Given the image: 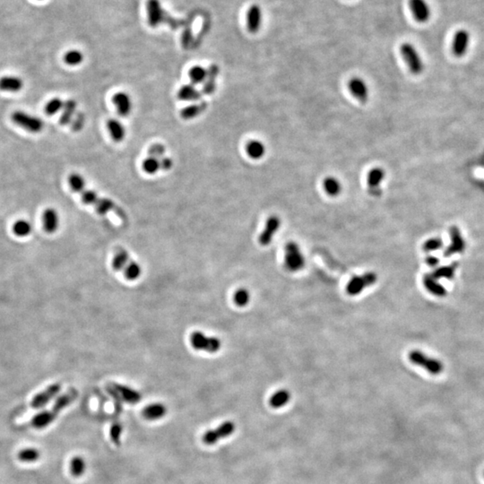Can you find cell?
I'll use <instances>...</instances> for the list:
<instances>
[{"mask_svg":"<svg viewBox=\"0 0 484 484\" xmlns=\"http://www.w3.org/2000/svg\"><path fill=\"white\" fill-rule=\"evenodd\" d=\"M77 396L78 391L76 388H70L65 394L59 396L51 409L46 410L33 416L30 421V426L36 430L45 429L53 422L62 410L70 405L77 399Z\"/></svg>","mask_w":484,"mask_h":484,"instance_id":"6da1fadb","label":"cell"},{"mask_svg":"<svg viewBox=\"0 0 484 484\" xmlns=\"http://www.w3.org/2000/svg\"><path fill=\"white\" fill-rule=\"evenodd\" d=\"M112 266L115 271L123 273L125 278L129 281L137 280L142 274L141 266L132 259L129 252L121 247L115 249Z\"/></svg>","mask_w":484,"mask_h":484,"instance_id":"7a4b0ae2","label":"cell"},{"mask_svg":"<svg viewBox=\"0 0 484 484\" xmlns=\"http://www.w3.org/2000/svg\"><path fill=\"white\" fill-rule=\"evenodd\" d=\"M147 13L149 24L152 27H156L161 23H167L171 25L172 29H177L184 24V21L176 20L168 16L160 5L159 0H148Z\"/></svg>","mask_w":484,"mask_h":484,"instance_id":"3957f363","label":"cell"},{"mask_svg":"<svg viewBox=\"0 0 484 484\" xmlns=\"http://www.w3.org/2000/svg\"><path fill=\"white\" fill-rule=\"evenodd\" d=\"M190 343L196 351H204L209 354H215L222 347V342L219 338L207 337L200 331H195L191 334Z\"/></svg>","mask_w":484,"mask_h":484,"instance_id":"277c9868","label":"cell"},{"mask_svg":"<svg viewBox=\"0 0 484 484\" xmlns=\"http://www.w3.org/2000/svg\"><path fill=\"white\" fill-rule=\"evenodd\" d=\"M284 266L290 272H298L305 266V258L299 245L290 242L284 248Z\"/></svg>","mask_w":484,"mask_h":484,"instance_id":"5b68a950","label":"cell"},{"mask_svg":"<svg viewBox=\"0 0 484 484\" xmlns=\"http://www.w3.org/2000/svg\"><path fill=\"white\" fill-rule=\"evenodd\" d=\"M409 359L413 364L423 368L426 371L429 372L431 375H439L444 370V366L440 360L429 357L420 351H412L409 355Z\"/></svg>","mask_w":484,"mask_h":484,"instance_id":"8992f818","label":"cell"},{"mask_svg":"<svg viewBox=\"0 0 484 484\" xmlns=\"http://www.w3.org/2000/svg\"><path fill=\"white\" fill-rule=\"evenodd\" d=\"M400 53L407 64L409 70L413 75H419L424 69V64L421 60L419 52L411 43H403L400 46Z\"/></svg>","mask_w":484,"mask_h":484,"instance_id":"52a82bcc","label":"cell"},{"mask_svg":"<svg viewBox=\"0 0 484 484\" xmlns=\"http://www.w3.org/2000/svg\"><path fill=\"white\" fill-rule=\"evenodd\" d=\"M11 118L14 123L32 133H39L43 129L44 123L41 118L30 115L22 111L15 112L13 113Z\"/></svg>","mask_w":484,"mask_h":484,"instance_id":"ba28073f","label":"cell"},{"mask_svg":"<svg viewBox=\"0 0 484 484\" xmlns=\"http://www.w3.org/2000/svg\"><path fill=\"white\" fill-rule=\"evenodd\" d=\"M377 280L378 276L373 272H369L362 275H356L350 280L346 286V291L349 295H358L361 293L365 288H368L375 284Z\"/></svg>","mask_w":484,"mask_h":484,"instance_id":"9c48e42d","label":"cell"},{"mask_svg":"<svg viewBox=\"0 0 484 484\" xmlns=\"http://www.w3.org/2000/svg\"><path fill=\"white\" fill-rule=\"evenodd\" d=\"M107 390L109 393H113L118 396L121 401L129 403H136L140 402L142 396L137 390L133 389L129 387L118 383H111L107 386Z\"/></svg>","mask_w":484,"mask_h":484,"instance_id":"30bf717a","label":"cell"},{"mask_svg":"<svg viewBox=\"0 0 484 484\" xmlns=\"http://www.w3.org/2000/svg\"><path fill=\"white\" fill-rule=\"evenodd\" d=\"M61 384L60 383H54L49 385L42 392L37 394L33 396V398L31 401V407L32 409H41L45 406L48 402L52 400L55 396H57L61 390Z\"/></svg>","mask_w":484,"mask_h":484,"instance_id":"8fae6325","label":"cell"},{"mask_svg":"<svg viewBox=\"0 0 484 484\" xmlns=\"http://www.w3.org/2000/svg\"><path fill=\"white\" fill-rule=\"evenodd\" d=\"M235 431V424L232 421H226L219 426L216 430L208 431L203 436V441L207 445H213L220 438L229 437Z\"/></svg>","mask_w":484,"mask_h":484,"instance_id":"7c38bea8","label":"cell"},{"mask_svg":"<svg viewBox=\"0 0 484 484\" xmlns=\"http://www.w3.org/2000/svg\"><path fill=\"white\" fill-rule=\"evenodd\" d=\"M450 240H451L450 244L444 252V256L446 258L462 253L466 248V242L462 236L460 229L457 228L456 226H453L450 229Z\"/></svg>","mask_w":484,"mask_h":484,"instance_id":"4fadbf2b","label":"cell"},{"mask_svg":"<svg viewBox=\"0 0 484 484\" xmlns=\"http://www.w3.org/2000/svg\"><path fill=\"white\" fill-rule=\"evenodd\" d=\"M386 173L382 168H373L368 174V191L373 196L381 195V184L384 180Z\"/></svg>","mask_w":484,"mask_h":484,"instance_id":"5bb4252c","label":"cell"},{"mask_svg":"<svg viewBox=\"0 0 484 484\" xmlns=\"http://www.w3.org/2000/svg\"><path fill=\"white\" fill-rule=\"evenodd\" d=\"M281 226V220L276 215H272L266 221L265 229L261 232L258 242L262 246H268Z\"/></svg>","mask_w":484,"mask_h":484,"instance_id":"9a60e30c","label":"cell"},{"mask_svg":"<svg viewBox=\"0 0 484 484\" xmlns=\"http://www.w3.org/2000/svg\"><path fill=\"white\" fill-rule=\"evenodd\" d=\"M409 6L417 22L422 24L430 20L431 8L426 0H409Z\"/></svg>","mask_w":484,"mask_h":484,"instance_id":"2e32d148","label":"cell"},{"mask_svg":"<svg viewBox=\"0 0 484 484\" xmlns=\"http://www.w3.org/2000/svg\"><path fill=\"white\" fill-rule=\"evenodd\" d=\"M348 88L351 94L360 102L365 103L369 100V87L363 79L360 77H353L349 80Z\"/></svg>","mask_w":484,"mask_h":484,"instance_id":"e0dca14e","label":"cell"},{"mask_svg":"<svg viewBox=\"0 0 484 484\" xmlns=\"http://www.w3.org/2000/svg\"><path fill=\"white\" fill-rule=\"evenodd\" d=\"M96 212L100 215H105L109 212H113L116 213V215L125 221L127 219V213H125L124 210L118 207L113 200L105 198V197H99V199L96 202L95 205Z\"/></svg>","mask_w":484,"mask_h":484,"instance_id":"ac0fdd59","label":"cell"},{"mask_svg":"<svg viewBox=\"0 0 484 484\" xmlns=\"http://www.w3.org/2000/svg\"><path fill=\"white\" fill-rule=\"evenodd\" d=\"M470 42V34L467 30H459L454 37L452 50L455 57H463L468 49Z\"/></svg>","mask_w":484,"mask_h":484,"instance_id":"d6986e66","label":"cell"},{"mask_svg":"<svg viewBox=\"0 0 484 484\" xmlns=\"http://www.w3.org/2000/svg\"><path fill=\"white\" fill-rule=\"evenodd\" d=\"M113 102L114 106L116 107L119 116L127 117L131 113L133 103L131 97L127 93L119 92L113 95Z\"/></svg>","mask_w":484,"mask_h":484,"instance_id":"ffe728a7","label":"cell"},{"mask_svg":"<svg viewBox=\"0 0 484 484\" xmlns=\"http://www.w3.org/2000/svg\"><path fill=\"white\" fill-rule=\"evenodd\" d=\"M43 229L48 233H54L59 229V217L58 212L53 208H47L42 214Z\"/></svg>","mask_w":484,"mask_h":484,"instance_id":"44dd1931","label":"cell"},{"mask_svg":"<svg viewBox=\"0 0 484 484\" xmlns=\"http://www.w3.org/2000/svg\"><path fill=\"white\" fill-rule=\"evenodd\" d=\"M207 70V78L203 83L202 93L204 95H213L216 89V80L219 76V66L217 65H211Z\"/></svg>","mask_w":484,"mask_h":484,"instance_id":"7402d4cb","label":"cell"},{"mask_svg":"<svg viewBox=\"0 0 484 484\" xmlns=\"http://www.w3.org/2000/svg\"><path fill=\"white\" fill-rule=\"evenodd\" d=\"M261 24H262V12L260 6L258 5L250 6L247 16L248 31L252 33H256L257 32L259 31Z\"/></svg>","mask_w":484,"mask_h":484,"instance_id":"603a6c76","label":"cell"},{"mask_svg":"<svg viewBox=\"0 0 484 484\" xmlns=\"http://www.w3.org/2000/svg\"><path fill=\"white\" fill-rule=\"evenodd\" d=\"M423 284L426 289L431 292L432 295L437 297H444L447 295V290L439 284L438 280L432 275V274H427L423 277Z\"/></svg>","mask_w":484,"mask_h":484,"instance_id":"cb8c5ba5","label":"cell"},{"mask_svg":"<svg viewBox=\"0 0 484 484\" xmlns=\"http://www.w3.org/2000/svg\"><path fill=\"white\" fill-rule=\"evenodd\" d=\"M107 129L110 132L113 141L116 143L122 142L126 136V129L118 119L111 118L107 121Z\"/></svg>","mask_w":484,"mask_h":484,"instance_id":"d4e9b609","label":"cell"},{"mask_svg":"<svg viewBox=\"0 0 484 484\" xmlns=\"http://www.w3.org/2000/svg\"><path fill=\"white\" fill-rule=\"evenodd\" d=\"M207 108H208V103L207 101H201L199 103L191 104L181 110L180 116L185 120H190L200 116L201 114H203L207 111Z\"/></svg>","mask_w":484,"mask_h":484,"instance_id":"484cf974","label":"cell"},{"mask_svg":"<svg viewBox=\"0 0 484 484\" xmlns=\"http://www.w3.org/2000/svg\"><path fill=\"white\" fill-rule=\"evenodd\" d=\"M177 99L184 101H195L200 100L202 93L199 92L194 84H185L177 92Z\"/></svg>","mask_w":484,"mask_h":484,"instance_id":"4316f807","label":"cell"},{"mask_svg":"<svg viewBox=\"0 0 484 484\" xmlns=\"http://www.w3.org/2000/svg\"><path fill=\"white\" fill-rule=\"evenodd\" d=\"M24 86V82L17 77H3L0 78V90L4 92L16 93Z\"/></svg>","mask_w":484,"mask_h":484,"instance_id":"83f0119b","label":"cell"},{"mask_svg":"<svg viewBox=\"0 0 484 484\" xmlns=\"http://www.w3.org/2000/svg\"><path fill=\"white\" fill-rule=\"evenodd\" d=\"M167 413V408L162 403H152L143 410V416L148 420H154L163 417Z\"/></svg>","mask_w":484,"mask_h":484,"instance_id":"f1b7e54d","label":"cell"},{"mask_svg":"<svg viewBox=\"0 0 484 484\" xmlns=\"http://www.w3.org/2000/svg\"><path fill=\"white\" fill-rule=\"evenodd\" d=\"M246 152L253 160H259L266 154V146L259 140H251L246 145Z\"/></svg>","mask_w":484,"mask_h":484,"instance_id":"f546056e","label":"cell"},{"mask_svg":"<svg viewBox=\"0 0 484 484\" xmlns=\"http://www.w3.org/2000/svg\"><path fill=\"white\" fill-rule=\"evenodd\" d=\"M77 103L75 100H67L64 102L62 108V115L60 117V124L67 125L70 123L77 111Z\"/></svg>","mask_w":484,"mask_h":484,"instance_id":"4dcf8cb0","label":"cell"},{"mask_svg":"<svg viewBox=\"0 0 484 484\" xmlns=\"http://www.w3.org/2000/svg\"><path fill=\"white\" fill-rule=\"evenodd\" d=\"M290 399V394L288 390L281 389L278 390L273 396H271L269 403L271 407L277 408L284 407L285 404H287Z\"/></svg>","mask_w":484,"mask_h":484,"instance_id":"1f68e13d","label":"cell"},{"mask_svg":"<svg viewBox=\"0 0 484 484\" xmlns=\"http://www.w3.org/2000/svg\"><path fill=\"white\" fill-rule=\"evenodd\" d=\"M325 193L330 196H337L342 192V184L335 177H325L323 182Z\"/></svg>","mask_w":484,"mask_h":484,"instance_id":"d6a6232c","label":"cell"},{"mask_svg":"<svg viewBox=\"0 0 484 484\" xmlns=\"http://www.w3.org/2000/svg\"><path fill=\"white\" fill-rule=\"evenodd\" d=\"M457 266H458V264L456 262L452 263L451 265H449V266H440L432 273V275L437 280H439V279L451 280L455 276Z\"/></svg>","mask_w":484,"mask_h":484,"instance_id":"836d02e7","label":"cell"},{"mask_svg":"<svg viewBox=\"0 0 484 484\" xmlns=\"http://www.w3.org/2000/svg\"><path fill=\"white\" fill-rule=\"evenodd\" d=\"M41 456L40 451L34 448H26L19 451L17 457L19 460L24 463H33L39 460Z\"/></svg>","mask_w":484,"mask_h":484,"instance_id":"e575fe53","label":"cell"},{"mask_svg":"<svg viewBox=\"0 0 484 484\" xmlns=\"http://www.w3.org/2000/svg\"><path fill=\"white\" fill-rule=\"evenodd\" d=\"M207 70L201 65H195L189 70V78L191 83L196 85L204 83L207 78Z\"/></svg>","mask_w":484,"mask_h":484,"instance_id":"d590c367","label":"cell"},{"mask_svg":"<svg viewBox=\"0 0 484 484\" xmlns=\"http://www.w3.org/2000/svg\"><path fill=\"white\" fill-rule=\"evenodd\" d=\"M32 230V225L28 221L25 220H18L13 225L14 234L18 237H26L31 234Z\"/></svg>","mask_w":484,"mask_h":484,"instance_id":"8d00e7d4","label":"cell"},{"mask_svg":"<svg viewBox=\"0 0 484 484\" xmlns=\"http://www.w3.org/2000/svg\"><path fill=\"white\" fill-rule=\"evenodd\" d=\"M68 184L72 190L77 193H82L85 190V180L80 174L72 173L68 177Z\"/></svg>","mask_w":484,"mask_h":484,"instance_id":"74e56055","label":"cell"},{"mask_svg":"<svg viewBox=\"0 0 484 484\" xmlns=\"http://www.w3.org/2000/svg\"><path fill=\"white\" fill-rule=\"evenodd\" d=\"M143 171L149 175H154L161 170L160 160L148 156L146 159L144 160L142 163Z\"/></svg>","mask_w":484,"mask_h":484,"instance_id":"f35d334b","label":"cell"},{"mask_svg":"<svg viewBox=\"0 0 484 484\" xmlns=\"http://www.w3.org/2000/svg\"><path fill=\"white\" fill-rule=\"evenodd\" d=\"M85 462L81 456H75L70 461V472L75 477H79L85 471Z\"/></svg>","mask_w":484,"mask_h":484,"instance_id":"ab89813d","label":"cell"},{"mask_svg":"<svg viewBox=\"0 0 484 484\" xmlns=\"http://www.w3.org/2000/svg\"><path fill=\"white\" fill-rule=\"evenodd\" d=\"M250 301V294L245 288L237 290L233 295V301L238 307H246Z\"/></svg>","mask_w":484,"mask_h":484,"instance_id":"60d3db41","label":"cell"},{"mask_svg":"<svg viewBox=\"0 0 484 484\" xmlns=\"http://www.w3.org/2000/svg\"><path fill=\"white\" fill-rule=\"evenodd\" d=\"M83 56L81 51L77 49H72L67 51L64 56L65 64L69 65H80L83 62Z\"/></svg>","mask_w":484,"mask_h":484,"instance_id":"b9f144b4","label":"cell"},{"mask_svg":"<svg viewBox=\"0 0 484 484\" xmlns=\"http://www.w3.org/2000/svg\"><path fill=\"white\" fill-rule=\"evenodd\" d=\"M64 105V101L59 99V98H54L52 100H49L45 106V113L48 116L55 115L56 113H59V111L62 110Z\"/></svg>","mask_w":484,"mask_h":484,"instance_id":"7bdbcfd3","label":"cell"},{"mask_svg":"<svg viewBox=\"0 0 484 484\" xmlns=\"http://www.w3.org/2000/svg\"><path fill=\"white\" fill-rule=\"evenodd\" d=\"M443 247L442 239L440 238H432L426 241L422 246V248L425 252H433L438 250Z\"/></svg>","mask_w":484,"mask_h":484,"instance_id":"ee69618b","label":"cell"},{"mask_svg":"<svg viewBox=\"0 0 484 484\" xmlns=\"http://www.w3.org/2000/svg\"><path fill=\"white\" fill-rule=\"evenodd\" d=\"M165 146L161 144H154L148 149V156L161 160L165 155Z\"/></svg>","mask_w":484,"mask_h":484,"instance_id":"f6af8a7d","label":"cell"},{"mask_svg":"<svg viewBox=\"0 0 484 484\" xmlns=\"http://www.w3.org/2000/svg\"><path fill=\"white\" fill-rule=\"evenodd\" d=\"M81 197H82L83 204H85L87 206H95L97 200L99 199V196L97 195V193L94 190H90V189H85L84 191H83L81 193Z\"/></svg>","mask_w":484,"mask_h":484,"instance_id":"bcb514c9","label":"cell"},{"mask_svg":"<svg viewBox=\"0 0 484 484\" xmlns=\"http://www.w3.org/2000/svg\"><path fill=\"white\" fill-rule=\"evenodd\" d=\"M122 431H123V427H122L121 424H119L118 422H116V423H114L112 426V428H111V438H112L113 442L115 445H119L120 444V437H121Z\"/></svg>","mask_w":484,"mask_h":484,"instance_id":"7dc6e473","label":"cell"},{"mask_svg":"<svg viewBox=\"0 0 484 484\" xmlns=\"http://www.w3.org/2000/svg\"><path fill=\"white\" fill-rule=\"evenodd\" d=\"M84 115L83 113H79L77 114L76 118H73L72 119V129L74 131H79V130L82 129V128L84 125Z\"/></svg>","mask_w":484,"mask_h":484,"instance_id":"c3c4849f","label":"cell"},{"mask_svg":"<svg viewBox=\"0 0 484 484\" xmlns=\"http://www.w3.org/2000/svg\"><path fill=\"white\" fill-rule=\"evenodd\" d=\"M160 164H161V170L170 171L173 166V161L170 157L164 156L160 160Z\"/></svg>","mask_w":484,"mask_h":484,"instance_id":"681fc988","label":"cell"},{"mask_svg":"<svg viewBox=\"0 0 484 484\" xmlns=\"http://www.w3.org/2000/svg\"><path fill=\"white\" fill-rule=\"evenodd\" d=\"M426 263L428 266H430L431 267H436L439 263V259L434 256H429L426 258Z\"/></svg>","mask_w":484,"mask_h":484,"instance_id":"f907efd6","label":"cell"}]
</instances>
